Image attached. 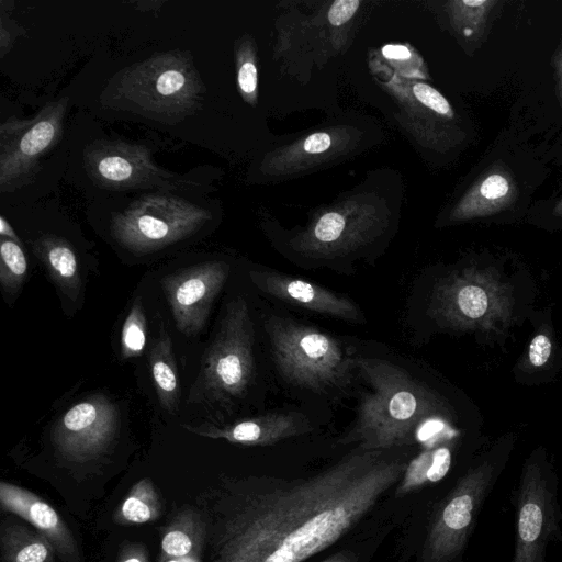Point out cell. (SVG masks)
I'll list each match as a JSON object with an SVG mask.
<instances>
[{"instance_id":"cell-1","label":"cell","mask_w":562,"mask_h":562,"mask_svg":"<svg viewBox=\"0 0 562 562\" xmlns=\"http://www.w3.org/2000/svg\"><path fill=\"white\" fill-rule=\"evenodd\" d=\"M407 464L357 447L315 475L239 490L220 522L212 562H304L351 530Z\"/></svg>"},{"instance_id":"cell-2","label":"cell","mask_w":562,"mask_h":562,"mask_svg":"<svg viewBox=\"0 0 562 562\" xmlns=\"http://www.w3.org/2000/svg\"><path fill=\"white\" fill-rule=\"evenodd\" d=\"M355 368L371 392L363 395L356 424L338 441L364 450L411 445L435 420L430 393L407 371L386 360L356 357Z\"/></svg>"},{"instance_id":"cell-3","label":"cell","mask_w":562,"mask_h":562,"mask_svg":"<svg viewBox=\"0 0 562 562\" xmlns=\"http://www.w3.org/2000/svg\"><path fill=\"white\" fill-rule=\"evenodd\" d=\"M265 329L276 367L286 382L318 393L350 382L353 358L335 337L278 315L266 318Z\"/></svg>"},{"instance_id":"cell-4","label":"cell","mask_w":562,"mask_h":562,"mask_svg":"<svg viewBox=\"0 0 562 562\" xmlns=\"http://www.w3.org/2000/svg\"><path fill=\"white\" fill-rule=\"evenodd\" d=\"M188 402L227 403L247 392L255 373L254 324L243 296L232 300L203 355Z\"/></svg>"},{"instance_id":"cell-5","label":"cell","mask_w":562,"mask_h":562,"mask_svg":"<svg viewBox=\"0 0 562 562\" xmlns=\"http://www.w3.org/2000/svg\"><path fill=\"white\" fill-rule=\"evenodd\" d=\"M202 83L191 63L180 54H164L134 65L119 76L115 98L159 120L191 112L202 95Z\"/></svg>"},{"instance_id":"cell-6","label":"cell","mask_w":562,"mask_h":562,"mask_svg":"<svg viewBox=\"0 0 562 562\" xmlns=\"http://www.w3.org/2000/svg\"><path fill=\"white\" fill-rule=\"evenodd\" d=\"M206 210L167 194L145 195L113 216L111 232L134 252H149L194 234L209 220Z\"/></svg>"},{"instance_id":"cell-7","label":"cell","mask_w":562,"mask_h":562,"mask_svg":"<svg viewBox=\"0 0 562 562\" xmlns=\"http://www.w3.org/2000/svg\"><path fill=\"white\" fill-rule=\"evenodd\" d=\"M66 103L58 101L31 120L10 119L0 127V188L9 191L35 172L37 161L58 140Z\"/></svg>"},{"instance_id":"cell-8","label":"cell","mask_w":562,"mask_h":562,"mask_svg":"<svg viewBox=\"0 0 562 562\" xmlns=\"http://www.w3.org/2000/svg\"><path fill=\"white\" fill-rule=\"evenodd\" d=\"M228 274L226 262L205 261L162 277V291L182 335L192 337L204 328Z\"/></svg>"},{"instance_id":"cell-9","label":"cell","mask_w":562,"mask_h":562,"mask_svg":"<svg viewBox=\"0 0 562 562\" xmlns=\"http://www.w3.org/2000/svg\"><path fill=\"white\" fill-rule=\"evenodd\" d=\"M117 428V407L108 397L95 395L71 406L56 422L52 439L66 459L87 462L108 449Z\"/></svg>"},{"instance_id":"cell-10","label":"cell","mask_w":562,"mask_h":562,"mask_svg":"<svg viewBox=\"0 0 562 562\" xmlns=\"http://www.w3.org/2000/svg\"><path fill=\"white\" fill-rule=\"evenodd\" d=\"M249 278L259 290L285 303L348 322L363 319L361 311L350 299L313 282L272 271L252 270Z\"/></svg>"},{"instance_id":"cell-11","label":"cell","mask_w":562,"mask_h":562,"mask_svg":"<svg viewBox=\"0 0 562 562\" xmlns=\"http://www.w3.org/2000/svg\"><path fill=\"white\" fill-rule=\"evenodd\" d=\"M480 487L464 479L437 513L420 552L419 562H450L459 552L472 520Z\"/></svg>"},{"instance_id":"cell-12","label":"cell","mask_w":562,"mask_h":562,"mask_svg":"<svg viewBox=\"0 0 562 562\" xmlns=\"http://www.w3.org/2000/svg\"><path fill=\"white\" fill-rule=\"evenodd\" d=\"M86 162L93 180L106 188H135L161 177L146 148L120 142L93 145Z\"/></svg>"},{"instance_id":"cell-13","label":"cell","mask_w":562,"mask_h":562,"mask_svg":"<svg viewBox=\"0 0 562 562\" xmlns=\"http://www.w3.org/2000/svg\"><path fill=\"white\" fill-rule=\"evenodd\" d=\"M183 428L198 436L245 446H270L313 429L307 418L300 413H269L224 427L183 425Z\"/></svg>"},{"instance_id":"cell-14","label":"cell","mask_w":562,"mask_h":562,"mask_svg":"<svg viewBox=\"0 0 562 562\" xmlns=\"http://www.w3.org/2000/svg\"><path fill=\"white\" fill-rule=\"evenodd\" d=\"M2 509L31 522L53 544L56 553L66 562H79L77 542L58 513L44 499L11 483H0Z\"/></svg>"},{"instance_id":"cell-15","label":"cell","mask_w":562,"mask_h":562,"mask_svg":"<svg viewBox=\"0 0 562 562\" xmlns=\"http://www.w3.org/2000/svg\"><path fill=\"white\" fill-rule=\"evenodd\" d=\"M34 252L49 276L72 301L81 291V273L77 255L70 244L56 236H43L34 243Z\"/></svg>"},{"instance_id":"cell-16","label":"cell","mask_w":562,"mask_h":562,"mask_svg":"<svg viewBox=\"0 0 562 562\" xmlns=\"http://www.w3.org/2000/svg\"><path fill=\"white\" fill-rule=\"evenodd\" d=\"M150 371L160 405L175 414L180 402V384L170 336L164 324L149 353Z\"/></svg>"},{"instance_id":"cell-17","label":"cell","mask_w":562,"mask_h":562,"mask_svg":"<svg viewBox=\"0 0 562 562\" xmlns=\"http://www.w3.org/2000/svg\"><path fill=\"white\" fill-rule=\"evenodd\" d=\"M205 537L206 525L202 517L194 510L184 509L168 526L161 549L168 558H199Z\"/></svg>"},{"instance_id":"cell-18","label":"cell","mask_w":562,"mask_h":562,"mask_svg":"<svg viewBox=\"0 0 562 562\" xmlns=\"http://www.w3.org/2000/svg\"><path fill=\"white\" fill-rule=\"evenodd\" d=\"M1 553L3 562H54L56 551L41 532L9 525L1 529Z\"/></svg>"},{"instance_id":"cell-19","label":"cell","mask_w":562,"mask_h":562,"mask_svg":"<svg viewBox=\"0 0 562 562\" xmlns=\"http://www.w3.org/2000/svg\"><path fill=\"white\" fill-rule=\"evenodd\" d=\"M450 462V451L445 447L422 452L407 464L396 486V494L403 495L424 483L439 481L448 472Z\"/></svg>"},{"instance_id":"cell-20","label":"cell","mask_w":562,"mask_h":562,"mask_svg":"<svg viewBox=\"0 0 562 562\" xmlns=\"http://www.w3.org/2000/svg\"><path fill=\"white\" fill-rule=\"evenodd\" d=\"M160 503L150 479L138 481L119 508L117 518L123 522L143 524L155 520Z\"/></svg>"},{"instance_id":"cell-21","label":"cell","mask_w":562,"mask_h":562,"mask_svg":"<svg viewBox=\"0 0 562 562\" xmlns=\"http://www.w3.org/2000/svg\"><path fill=\"white\" fill-rule=\"evenodd\" d=\"M27 273V259L21 245L1 236L0 284L7 294H15Z\"/></svg>"},{"instance_id":"cell-22","label":"cell","mask_w":562,"mask_h":562,"mask_svg":"<svg viewBox=\"0 0 562 562\" xmlns=\"http://www.w3.org/2000/svg\"><path fill=\"white\" fill-rule=\"evenodd\" d=\"M147 341V323L142 297L137 296L124 321L121 331V356L123 359L138 357Z\"/></svg>"},{"instance_id":"cell-23","label":"cell","mask_w":562,"mask_h":562,"mask_svg":"<svg viewBox=\"0 0 562 562\" xmlns=\"http://www.w3.org/2000/svg\"><path fill=\"white\" fill-rule=\"evenodd\" d=\"M510 186L508 180L498 173L485 178L476 191V210H494L502 206L508 198Z\"/></svg>"},{"instance_id":"cell-24","label":"cell","mask_w":562,"mask_h":562,"mask_svg":"<svg viewBox=\"0 0 562 562\" xmlns=\"http://www.w3.org/2000/svg\"><path fill=\"white\" fill-rule=\"evenodd\" d=\"M346 229V220L336 212L326 213L316 223L313 229V238L316 245L312 248L316 250L331 249L338 247Z\"/></svg>"},{"instance_id":"cell-25","label":"cell","mask_w":562,"mask_h":562,"mask_svg":"<svg viewBox=\"0 0 562 562\" xmlns=\"http://www.w3.org/2000/svg\"><path fill=\"white\" fill-rule=\"evenodd\" d=\"M454 304L464 316L475 319L485 313L487 296L480 286L464 285L456 293Z\"/></svg>"},{"instance_id":"cell-26","label":"cell","mask_w":562,"mask_h":562,"mask_svg":"<svg viewBox=\"0 0 562 562\" xmlns=\"http://www.w3.org/2000/svg\"><path fill=\"white\" fill-rule=\"evenodd\" d=\"M415 97L435 112L452 116L448 101L436 89L425 83H416L413 88Z\"/></svg>"},{"instance_id":"cell-27","label":"cell","mask_w":562,"mask_h":562,"mask_svg":"<svg viewBox=\"0 0 562 562\" xmlns=\"http://www.w3.org/2000/svg\"><path fill=\"white\" fill-rule=\"evenodd\" d=\"M360 4L359 0H337L328 12L330 24L338 26L350 20Z\"/></svg>"},{"instance_id":"cell-28","label":"cell","mask_w":562,"mask_h":562,"mask_svg":"<svg viewBox=\"0 0 562 562\" xmlns=\"http://www.w3.org/2000/svg\"><path fill=\"white\" fill-rule=\"evenodd\" d=\"M238 86L245 95L254 94L257 88V69L252 61L246 60L238 68Z\"/></svg>"},{"instance_id":"cell-29","label":"cell","mask_w":562,"mask_h":562,"mask_svg":"<svg viewBox=\"0 0 562 562\" xmlns=\"http://www.w3.org/2000/svg\"><path fill=\"white\" fill-rule=\"evenodd\" d=\"M551 352V342L544 335L536 336L529 348V359L535 366H542L549 359Z\"/></svg>"},{"instance_id":"cell-30","label":"cell","mask_w":562,"mask_h":562,"mask_svg":"<svg viewBox=\"0 0 562 562\" xmlns=\"http://www.w3.org/2000/svg\"><path fill=\"white\" fill-rule=\"evenodd\" d=\"M330 137L326 133H315L304 142V149L312 154L325 151L330 146Z\"/></svg>"},{"instance_id":"cell-31","label":"cell","mask_w":562,"mask_h":562,"mask_svg":"<svg viewBox=\"0 0 562 562\" xmlns=\"http://www.w3.org/2000/svg\"><path fill=\"white\" fill-rule=\"evenodd\" d=\"M382 54L389 59H406L411 56L409 50L403 45H385Z\"/></svg>"},{"instance_id":"cell-32","label":"cell","mask_w":562,"mask_h":562,"mask_svg":"<svg viewBox=\"0 0 562 562\" xmlns=\"http://www.w3.org/2000/svg\"><path fill=\"white\" fill-rule=\"evenodd\" d=\"M359 557L352 550H341L321 562H358Z\"/></svg>"},{"instance_id":"cell-33","label":"cell","mask_w":562,"mask_h":562,"mask_svg":"<svg viewBox=\"0 0 562 562\" xmlns=\"http://www.w3.org/2000/svg\"><path fill=\"white\" fill-rule=\"evenodd\" d=\"M0 235L20 244L19 237L3 216L0 217Z\"/></svg>"},{"instance_id":"cell-34","label":"cell","mask_w":562,"mask_h":562,"mask_svg":"<svg viewBox=\"0 0 562 562\" xmlns=\"http://www.w3.org/2000/svg\"><path fill=\"white\" fill-rule=\"evenodd\" d=\"M121 562H146V559L140 553H130L123 561Z\"/></svg>"},{"instance_id":"cell-35","label":"cell","mask_w":562,"mask_h":562,"mask_svg":"<svg viewBox=\"0 0 562 562\" xmlns=\"http://www.w3.org/2000/svg\"><path fill=\"white\" fill-rule=\"evenodd\" d=\"M165 562H201L199 558L195 557H179V558H170Z\"/></svg>"},{"instance_id":"cell-36","label":"cell","mask_w":562,"mask_h":562,"mask_svg":"<svg viewBox=\"0 0 562 562\" xmlns=\"http://www.w3.org/2000/svg\"><path fill=\"white\" fill-rule=\"evenodd\" d=\"M557 210L560 211L562 213V200L560 201V203L557 205Z\"/></svg>"}]
</instances>
